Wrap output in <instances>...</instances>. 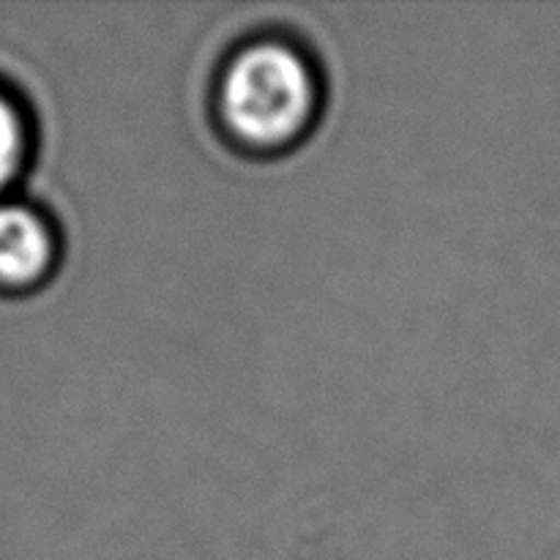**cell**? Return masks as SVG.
<instances>
[{"label": "cell", "mask_w": 560, "mask_h": 560, "mask_svg": "<svg viewBox=\"0 0 560 560\" xmlns=\"http://www.w3.org/2000/svg\"><path fill=\"white\" fill-rule=\"evenodd\" d=\"M60 235L42 206L0 195V290H33L52 277Z\"/></svg>", "instance_id": "cell-2"}, {"label": "cell", "mask_w": 560, "mask_h": 560, "mask_svg": "<svg viewBox=\"0 0 560 560\" xmlns=\"http://www.w3.org/2000/svg\"><path fill=\"white\" fill-rule=\"evenodd\" d=\"M33 156V120L20 93L0 82V195L22 178Z\"/></svg>", "instance_id": "cell-3"}, {"label": "cell", "mask_w": 560, "mask_h": 560, "mask_svg": "<svg viewBox=\"0 0 560 560\" xmlns=\"http://www.w3.org/2000/svg\"><path fill=\"white\" fill-rule=\"evenodd\" d=\"M323 88L301 44L257 36L238 44L213 82V109L230 140L252 153H282L315 126Z\"/></svg>", "instance_id": "cell-1"}]
</instances>
